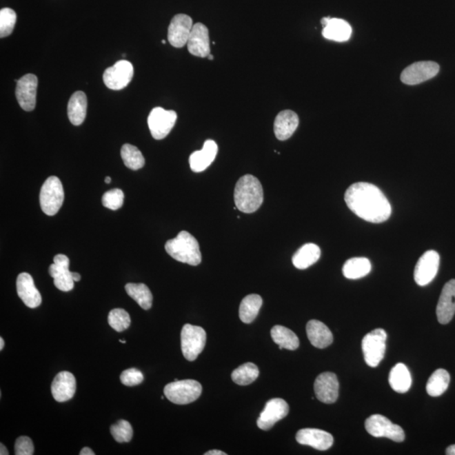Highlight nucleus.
Segmentation results:
<instances>
[{
    "label": "nucleus",
    "instance_id": "nucleus-49",
    "mask_svg": "<svg viewBox=\"0 0 455 455\" xmlns=\"http://www.w3.org/2000/svg\"><path fill=\"white\" fill-rule=\"evenodd\" d=\"M111 181H112V178L111 177H109V176L105 177V183H108V184L111 183Z\"/></svg>",
    "mask_w": 455,
    "mask_h": 455
},
{
    "label": "nucleus",
    "instance_id": "nucleus-11",
    "mask_svg": "<svg viewBox=\"0 0 455 455\" xmlns=\"http://www.w3.org/2000/svg\"><path fill=\"white\" fill-rule=\"evenodd\" d=\"M439 65L432 61L416 62L405 68L401 75V81L408 85H419L438 74Z\"/></svg>",
    "mask_w": 455,
    "mask_h": 455
},
{
    "label": "nucleus",
    "instance_id": "nucleus-36",
    "mask_svg": "<svg viewBox=\"0 0 455 455\" xmlns=\"http://www.w3.org/2000/svg\"><path fill=\"white\" fill-rule=\"evenodd\" d=\"M121 156L124 165L132 170H138L145 165V159L138 148L132 144H124L121 147Z\"/></svg>",
    "mask_w": 455,
    "mask_h": 455
},
{
    "label": "nucleus",
    "instance_id": "nucleus-24",
    "mask_svg": "<svg viewBox=\"0 0 455 455\" xmlns=\"http://www.w3.org/2000/svg\"><path fill=\"white\" fill-rule=\"evenodd\" d=\"M299 119L297 114L290 110L279 113L274 121V132L276 139L284 141L291 138L297 129Z\"/></svg>",
    "mask_w": 455,
    "mask_h": 455
},
{
    "label": "nucleus",
    "instance_id": "nucleus-28",
    "mask_svg": "<svg viewBox=\"0 0 455 455\" xmlns=\"http://www.w3.org/2000/svg\"><path fill=\"white\" fill-rule=\"evenodd\" d=\"M321 252L320 247L313 243H309L303 245L298 250L293 256V264L296 268L303 269L308 268L311 265L316 263L320 259Z\"/></svg>",
    "mask_w": 455,
    "mask_h": 455
},
{
    "label": "nucleus",
    "instance_id": "nucleus-4",
    "mask_svg": "<svg viewBox=\"0 0 455 455\" xmlns=\"http://www.w3.org/2000/svg\"><path fill=\"white\" fill-rule=\"evenodd\" d=\"M203 387L193 379L174 381L166 385L164 394L167 399L176 405L192 403L202 394Z\"/></svg>",
    "mask_w": 455,
    "mask_h": 455
},
{
    "label": "nucleus",
    "instance_id": "nucleus-35",
    "mask_svg": "<svg viewBox=\"0 0 455 455\" xmlns=\"http://www.w3.org/2000/svg\"><path fill=\"white\" fill-rule=\"evenodd\" d=\"M259 376V369L252 363H246L237 367L231 374L232 381L239 385H249Z\"/></svg>",
    "mask_w": 455,
    "mask_h": 455
},
{
    "label": "nucleus",
    "instance_id": "nucleus-26",
    "mask_svg": "<svg viewBox=\"0 0 455 455\" xmlns=\"http://www.w3.org/2000/svg\"><path fill=\"white\" fill-rule=\"evenodd\" d=\"M322 35L325 39L343 43L350 39L352 28L350 24L343 19L331 18L327 25L322 30Z\"/></svg>",
    "mask_w": 455,
    "mask_h": 455
},
{
    "label": "nucleus",
    "instance_id": "nucleus-10",
    "mask_svg": "<svg viewBox=\"0 0 455 455\" xmlns=\"http://www.w3.org/2000/svg\"><path fill=\"white\" fill-rule=\"evenodd\" d=\"M134 66L127 60H120L112 67L106 68L103 81L108 88L121 90L127 87L134 77Z\"/></svg>",
    "mask_w": 455,
    "mask_h": 455
},
{
    "label": "nucleus",
    "instance_id": "nucleus-21",
    "mask_svg": "<svg viewBox=\"0 0 455 455\" xmlns=\"http://www.w3.org/2000/svg\"><path fill=\"white\" fill-rule=\"evenodd\" d=\"M17 288L19 297L30 309L37 308L41 303V295L34 283L32 276L28 272L18 276Z\"/></svg>",
    "mask_w": 455,
    "mask_h": 455
},
{
    "label": "nucleus",
    "instance_id": "nucleus-13",
    "mask_svg": "<svg viewBox=\"0 0 455 455\" xmlns=\"http://www.w3.org/2000/svg\"><path fill=\"white\" fill-rule=\"evenodd\" d=\"M290 412L287 402L281 398H274L267 402L265 408L257 419V426L263 431L270 430L279 421L286 417Z\"/></svg>",
    "mask_w": 455,
    "mask_h": 455
},
{
    "label": "nucleus",
    "instance_id": "nucleus-15",
    "mask_svg": "<svg viewBox=\"0 0 455 455\" xmlns=\"http://www.w3.org/2000/svg\"><path fill=\"white\" fill-rule=\"evenodd\" d=\"M314 389L318 401L325 404L335 403L339 396L338 379L335 374L325 372L316 378Z\"/></svg>",
    "mask_w": 455,
    "mask_h": 455
},
{
    "label": "nucleus",
    "instance_id": "nucleus-18",
    "mask_svg": "<svg viewBox=\"0 0 455 455\" xmlns=\"http://www.w3.org/2000/svg\"><path fill=\"white\" fill-rule=\"evenodd\" d=\"M187 45L189 52L193 56L208 58L211 50L210 33L207 26L202 23L193 25Z\"/></svg>",
    "mask_w": 455,
    "mask_h": 455
},
{
    "label": "nucleus",
    "instance_id": "nucleus-3",
    "mask_svg": "<svg viewBox=\"0 0 455 455\" xmlns=\"http://www.w3.org/2000/svg\"><path fill=\"white\" fill-rule=\"evenodd\" d=\"M165 248L173 259L180 263L197 265L202 261L199 241L188 231H181L176 238L167 241Z\"/></svg>",
    "mask_w": 455,
    "mask_h": 455
},
{
    "label": "nucleus",
    "instance_id": "nucleus-31",
    "mask_svg": "<svg viewBox=\"0 0 455 455\" xmlns=\"http://www.w3.org/2000/svg\"><path fill=\"white\" fill-rule=\"evenodd\" d=\"M371 263L365 257H354L349 259L343 268L345 278L348 279H359L367 276L371 272Z\"/></svg>",
    "mask_w": 455,
    "mask_h": 455
},
{
    "label": "nucleus",
    "instance_id": "nucleus-32",
    "mask_svg": "<svg viewBox=\"0 0 455 455\" xmlns=\"http://www.w3.org/2000/svg\"><path fill=\"white\" fill-rule=\"evenodd\" d=\"M273 341L279 345V349L294 351L299 347V340L290 329L283 325H275L271 331Z\"/></svg>",
    "mask_w": 455,
    "mask_h": 455
},
{
    "label": "nucleus",
    "instance_id": "nucleus-45",
    "mask_svg": "<svg viewBox=\"0 0 455 455\" xmlns=\"http://www.w3.org/2000/svg\"><path fill=\"white\" fill-rule=\"evenodd\" d=\"M446 454L455 455V445L447 447Z\"/></svg>",
    "mask_w": 455,
    "mask_h": 455
},
{
    "label": "nucleus",
    "instance_id": "nucleus-22",
    "mask_svg": "<svg viewBox=\"0 0 455 455\" xmlns=\"http://www.w3.org/2000/svg\"><path fill=\"white\" fill-rule=\"evenodd\" d=\"M52 394L55 401L65 402L74 397L76 392V379L73 374L68 371L60 372L53 379Z\"/></svg>",
    "mask_w": 455,
    "mask_h": 455
},
{
    "label": "nucleus",
    "instance_id": "nucleus-1",
    "mask_svg": "<svg viewBox=\"0 0 455 455\" xmlns=\"http://www.w3.org/2000/svg\"><path fill=\"white\" fill-rule=\"evenodd\" d=\"M349 210L367 222L381 223L392 215V206L381 190L367 182L352 185L345 193Z\"/></svg>",
    "mask_w": 455,
    "mask_h": 455
},
{
    "label": "nucleus",
    "instance_id": "nucleus-23",
    "mask_svg": "<svg viewBox=\"0 0 455 455\" xmlns=\"http://www.w3.org/2000/svg\"><path fill=\"white\" fill-rule=\"evenodd\" d=\"M217 154V143L214 140H207L202 150L193 152L190 156L189 163L192 172L196 173L204 172L214 161Z\"/></svg>",
    "mask_w": 455,
    "mask_h": 455
},
{
    "label": "nucleus",
    "instance_id": "nucleus-53",
    "mask_svg": "<svg viewBox=\"0 0 455 455\" xmlns=\"http://www.w3.org/2000/svg\"><path fill=\"white\" fill-rule=\"evenodd\" d=\"M126 56H127L126 54H123V58H125V57Z\"/></svg>",
    "mask_w": 455,
    "mask_h": 455
},
{
    "label": "nucleus",
    "instance_id": "nucleus-39",
    "mask_svg": "<svg viewBox=\"0 0 455 455\" xmlns=\"http://www.w3.org/2000/svg\"><path fill=\"white\" fill-rule=\"evenodd\" d=\"M111 434L117 443H128L132 438L134 431L128 421L120 420L111 427Z\"/></svg>",
    "mask_w": 455,
    "mask_h": 455
},
{
    "label": "nucleus",
    "instance_id": "nucleus-6",
    "mask_svg": "<svg viewBox=\"0 0 455 455\" xmlns=\"http://www.w3.org/2000/svg\"><path fill=\"white\" fill-rule=\"evenodd\" d=\"M207 334L201 326L185 324L181 330L182 354L188 361H194L205 347Z\"/></svg>",
    "mask_w": 455,
    "mask_h": 455
},
{
    "label": "nucleus",
    "instance_id": "nucleus-33",
    "mask_svg": "<svg viewBox=\"0 0 455 455\" xmlns=\"http://www.w3.org/2000/svg\"><path fill=\"white\" fill-rule=\"evenodd\" d=\"M450 375L447 371L439 369L434 371L428 379L426 386L427 392L432 397H438L449 388Z\"/></svg>",
    "mask_w": 455,
    "mask_h": 455
},
{
    "label": "nucleus",
    "instance_id": "nucleus-51",
    "mask_svg": "<svg viewBox=\"0 0 455 455\" xmlns=\"http://www.w3.org/2000/svg\"><path fill=\"white\" fill-rule=\"evenodd\" d=\"M120 343H124V344H125V343H127V341H125V340H120Z\"/></svg>",
    "mask_w": 455,
    "mask_h": 455
},
{
    "label": "nucleus",
    "instance_id": "nucleus-16",
    "mask_svg": "<svg viewBox=\"0 0 455 455\" xmlns=\"http://www.w3.org/2000/svg\"><path fill=\"white\" fill-rule=\"evenodd\" d=\"M193 28L192 18L189 15H174L168 28V41L174 48H180L188 44Z\"/></svg>",
    "mask_w": 455,
    "mask_h": 455
},
{
    "label": "nucleus",
    "instance_id": "nucleus-2",
    "mask_svg": "<svg viewBox=\"0 0 455 455\" xmlns=\"http://www.w3.org/2000/svg\"><path fill=\"white\" fill-rule=\"evenodd\" d=\"M263 188L259 180L252 174H245L237 181L234 189V203L237 210L252 214L263 203Z\"/></svg>",
    "mask_w": 455,
    "mask_h": 455
},
{
    "label": "nucleus",
    "instance_id": "nucleus-7",
    "mask_svg": "<svg viewBox=\"0 0 455 455\" xmlns=\"http://www.w3.org/2000/svg\"><path fill=\"white\" fill-rule=\"evenodd\" d=\"M386 339L387 334L383 329H375L363 337V354L364 360L370 367H376L384 358Z\"/></svg>",
    "mask_w": 455,
    "mask_h": 455
},
{
    "label": "nucleus",
    "instance_id": "nucleus-17",
    "mask_svg": "<svg viewBox=\"0 0 455 455\" xmlns=\"http://www.w3.org/2000/svg\"><path fill=\"white\" fill-rule=\"evenodd\" d=\"M68 267H70V259L63 254L55 256L53 264L49 267V273L54 279V285L61 291H71L74 287L72 272Z\"/></svg>",
    "mask_w": 455,
    "mask_h": 455
},
{
    "label": "nucleus",
    "instance_id": "nucleus-30",
    "mask_svg": "<svg viewBox=\"0 0 455 455\" xmlns=\"http://www.w3.org/2000/svg\"><path fill=\"white\" fill-rule=\"evenodd\" d=\"M263 306V299L258 294L246 296L241 303L239 314L242 322L245 324L252 323L256 320L259 311Z\"/></svg>",
    "mask_w": 455,
    "mask_h": 455
},
{
    "label": "nucleus",
    "instance_id": "nucleus-20",
    "mask_svg": "<svg viewBox=\"0 0 455 455\" xmlns=\"http://www.w3.org/2000/svg\"><path fill=\"white\" fill-rule=\"evenodd\" d=\"M296 440L302 445L310 446L321 451L329 449L334 443L331 434L316 428H303L299 430L296 434Z\"/></svg>",
    "mask_w": 455,
    "mask_h": 455
},
{
    "label": "nucleus",
    "instance_id": "nucleus-12",
    "mask_svg": "<svg viewBox=\"0 0 455 455\" xmlns=\"http://www.w3.org/2000/svg\"><path fill=\"white\" fill-rule=\"evenodd\" d=\"M440 263L439 254L435 250H427L420 257L414 271L415 282L419 286H426L437 276Z\"/></svg>",
    "mask_w": 455,
    "mask_h": 455
},
{
    "label": "nucleus",
    "instance_id": "nucleus-8",
    "mask_svg": "<svg viewBox=\"0 0 455 455\" xmlns=\"http://www.w3.org/2000/svg\"><path fill=\"white\" fill-rule=\"evenodd\" d=\"M367 432L375 438H387L394 442L401 443L405 440V432L399 425L394 424L382 415H373L365 422Z\"/></svg>",
    "mask_w": 455,
    "mask_h": 455
},
{
    "label": "nucleus",
    "instance_id": "nucleus-47",
    "mask_svg": "<svg viewBox=\"0 0 455 455\" xmlns=\"http://www.w3.org/2000/svg\"><path fill=\"white\" fill-rule=\"evenodd\" d=\"M72 278H73L74 282H79L81 279V276L77 272H72Z\"/></svg>",
    "mask_w": 455,
    "mask_h": 455
},
{
    "label": "nucleus",
    "instance_id": "nucleus-27",
    "mask_svg": "<svg viewBox=\"0 0 455 455\" xmlns=\"http://www.w3.org/2000/svg\"><path fill=\"white\" fill-rule=\"evenodd\" d=\"M87 97L83 91H76L70 99L68 104V116L70 123L79 126L86 117Z\"/></svg>",
    "mask_w": 455,
    "mask_h": 455
},
{
    "label": "nucleus",
    "instance_id": "nucleus-48",
    "mask_svg": "<svg viewBox=\"0 0 455 455\" xmlns=\"http://www.w3.org/2000/svg\"><path fill=\"white\" fill-rule=\"evenodd\" d=\"M3 347H5V341H3V337L0 338V350H3Z\"/></svg>",
    "mask_w": 455,
    "mask_h": 455
},
{
    "label": "nucleus",
    "instance_id": "nucleus-38",
    "mask_svg": "<svg viewBox=\"0 0 455 455\" xmlns=\"http://www.w3.org/2000/svg\"><path fill=\"white\" fill-rule=\"evenodd\" d=\"M17 20V13L10 8L0 10V37H6L13 32Z\"/></svg>",
    "mask_w": 455,
    "mask_h": 455
},
{
    "label": "nucleus",
    "instance_id": "nucleus-42",
    "mask_svg": "<svg viewBox=\"0 0 455 455\" xmlns=\"http://www.w3.org/2000/svg\"><path fill=\"white\" fill-rule=\"evenodd\" d=\"M14 454L17 455H32L34 454V445L30 439L26 436L19 437L15 441Z\"/></svg>",
    "mask_w": 455,
    "mask_h": 455
},
{
    "label": "nucleus",
    "instance_id": "nucleus-14",
    "mask_svg": "<svg viewBox=\"0 0 455 455\" xmlns=\"http://www.w3.org/2000/svg\"><path fill=\"white\" fill-rule=\"evenodd\" d=\"M37 85V77L32 74H26L17 81L15 96L26 112H32L36 108Z\"/></svg>",
    "mask_w": 455,
    "mask_h": 455
},
{
    "label": "nucleus",
    "instance_id": "nucleus-25",
    "mask_svg": "<svg viewBox=\"0 0 455 455\" xmlns=\"http://www.w3.org/2000/svg\"><path fill=\"white\" fill-rule=\"evenodd\" d=\"M307 336L314 347L323 349L333 343V335L330 329L322 322L311 320L306 325Z\"/></svg>",
    "mask_w": 455,
    "mask_h": 455
},
{
    "label": "nucleus",
    "instance_id": "nucleus-52",
    "mask_svg": "<svg viewBox=\"0 0 455 455\" xmlns=\"http://www.w3.org/2000/svg\"><path fill=\"white\" fill-rule=\"evenodd\" d=\"M162 43L165 44V40H162Z\"/></svg>",
    "mask_w": 455,
    "mask_h": 455
},
{
    "label": "nucleus",
    "instance_id": "nucleus-5",
    "mask_svg": "<svg viewBox=\"0 0 455 455\" xmlns=\"http://www.w3.org/2000/svg\"><path fill=\"white\" fill-rule=\"evenodd\" d=\"M40 205L45 214H58L64 201L62 182L57 176H50L44 182L40 192Z\"/></svg>",
    "mask_w": 455,
    "mask_h": 455
},
{
    "label": "nucleus",
    "instance_id": "nucleus-43",
    "mask_svg": "<svg viewBox=\"0 0 455 455\" xmlns=\"http://www.w3.org/2000/svg\"><path fill=\"white\" fill-rule=\"evenodd\" d=\"M81 455H94V453L93 452V450L90 449L88 447H83L82 450L81 451V453H79Z\"/></svg>",
    "mask_w": 455,
    "mask_h": 455
},
{
    "label": "nucleus",
    "instance_id": "nucleus-29",
    "mask_svg": "<svg viewBox=\"0 0 455 455\" xmlns=\"http://www.w3.org/2000/svg\"><path fill=\"white\" fill-rule=\"evenodd\" d=\"M412 375L404 363H397L390 370L389 383L397 393H407L412 387Z\"/></svg>",
    "mask_w": 455,
    "mask_h": 455
},
{
    "label": "nucleus",
    "instance_id": "nucleus-37",
    "mask_svg": "<svg viewBox=\"0 0 455 455\" xmlns=\"http://www.w3.org/2000/svg\"><path fill=\"white\" fill-rule=\"evenodd\" d=\"M108 323L115 331L121 332L127 330L131 325V318L126 310L114 309L110 311Z\"/></svg>",
    "mask_w": 455,
    "mask_h": 455
},
{
    "label": "nucleus",
    "instance_id": "nucleus-46",
    "mask_svg": "<svg viewBox=\"0 0 455 455\" xmlns=\"http://www.w3.org/2000/svg\"><path fill=\"white\" fill-rule=\"evenodd\" d=\"M0 454L1 455H8L9 454V451L6 449V447L1 443L0 445Z\"/></svg>",
    "mask_w": 455,
    "mask_h": 455
},
{
    "label": "nucleus",
    "instance_id": "nucleus-19",
    "mask_svg": "<svg viewBox=\"0 0 455 455\" xmlns=\"http://www.w3.org/2000/svg\"><path fill=\"white\" fill-rule=\"evenodd\" d=\"M436 314L440 324L446 325L452 321L455 314V279L449 281L443 287Z\"/></svg>",
    "mask_w": 455,
    "mask_h": 455
},
{
    "label": "nucleus",
    "instance_id": "nucleus-44",
    "mask_svg": "<svg viewBox=\"0 0 455 455\" xmlns=\"http://www.w3.org/2000/svg\"><path fill=\"white\" fill-rule=\"evenodd\" d=\"M205 455H226L227 454L225 452H223V451L220 450H210L208 451V452L205 453Z\"/></svg>",
    "mask_w": 455,
    "mask_h": 455
},
{
    "label": "nucleus",
    "instance_id": "nucleus-40",
    "mask_svg": "<svg viewBox=\"0 0 455 455\" xmlns=\"http://www.w3.org/2000/svg\"><path fill=\"white\" fill-rule=\"evenodd\" d=\"M124 193L121 189H112L106 192L102 196V204L112 210H117L123 206Z\"/></svg>",
    "mask_w": 455,
    "mask_h": 455
},
{
    "label": "nucleus",
    "instance_id": "nucleus-9",
    "mask_svg": "<svg viewBox=\"0 0 455 455\" xmlns=\"http://www.w3.org/2000/svg\"><path fill=\"white\" fill-rule=\"evenodd\" d=\"M177 114L172 110L155 108L148 117V125L151 135L156 140H161L168 136L176 124Z\"/></svg>",
    "mask_w": 455,
    "mask_h": 455
},
{
    "label": "nucleus",
    "instance_id": "nucleus-34",
    "mask_svg": "<svg viewBox=\"0 0 455 455\" xmlns=\"http://www.w3.org/2000/svg\"><path fill=\"white\" fill-rule=\"evenodd\" d=\"M127 294L139 303L142 309L148 310L153 303V295L150 288L143 283H128L125 286Z\"/></svg>",
    "mask_w": 455,
    "mask_h": 455
},
{
    "label": "nucleus",
    "instance_id": "nucleus-41",
    "mask_svg": "<svg viewBox=\"0 0 455 455\" xmlns=\"http://www.w3.org/2000/svg\"><path fill=\"white\" fill-rule=\"evenodd\" d=\"M143 378L142 372L136 369L124 370L120 376L121 382L126 386L140 385L143 381Z\"/></svg>",
    "mask_w": 455,
    "mask_h": 455
},
{
    "label": "nucleus",
    "instance_id": "nucleus-50",
    "mask_svg": "<svg viewBox=\"0 0 455 455\" xmlns=\"http://www.w3.org/2000/svg\"><path fill=\"white\" fill-rule=\"evenodd\" d=\"M208 59H210V60H212L214 58V56H212L210 53V54L208 56Z\"/></svg>",
    "mask_w": 455,
    "mask_h": 455
}]
</instances>
